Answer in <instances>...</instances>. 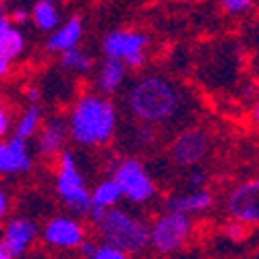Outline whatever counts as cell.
Masks as SVG:
<instances>
[{
	"label": "cell",
	"instance_id": "13",
	"mask_svg": "<svg viewBox=\"0 0 259 259\" xmlns=\"http://www.w3.org/2000/svg\"><path fill=\"white\" fill-rule=\"evenodd\" d=\"M213 203V197L209 191L195 189L187 195H177L166 201V211H181V213H199L209 209Z\"/></svg>",
	"mask_w": 259,
	"mask_h": 259
},
{
	"label": "cell",
	"instance_id": "9",
	"mask_svg": "<svg viewBox=\"0 0 259 259\" xmlns=\"http://www.w3.org/2000/svg\"><path fill=\"white\" fill-rule=\"evenodd\" d=\"M226 209L232 220L259 224V179L236 185L226 199Z\"/></svg>",
	"mask_w": 259,
	"mask_h": 259
},
{
	"label": "cell",
	"instance_id": "17",
	"mask_svg": "<svg viewBox=\"0 0 259 259\" xmlns=\"http://www.w3.org/2000/svg\"><path fill=\"white\" fill-rule=\"evenodd\" d=\"M31 15H33L35 25H37L41 31H52V29H56L58 21H60L58 9L54 7L52 0H39V3H35Z\"/></svg>",
	"mask_w": 259,
	"mask_h": 259
},
{
	"label": "cell",
	"instance_id": "10",
	"mask_svg": "<svg viewBox=\"0 0 259 259\" xmlns=\"http://www.w3.org/2000/svg\"><path fill=\"white\" fill-rule=\"evenodd\" d=\"M44 241L50 247H58V249H73L79 247L85 241V228L73 220V218H54L46 224L44 228Z\"/></svg>",
	"mask_w": 259,
	"mask_h": 259
},
{
	"label": "cell",
	"instance_id": "31",
	"mask_svg": "<svg viewBox=\"0 0 259 259\" xmlns=\"http://www.w3.org/2000/svg\"><path fill=\"white\" fill-rule=\"evenodd\" d=\"M25 19H27V13H25V11H21V9H15V11H13L11 21H15V23H23Z\"/></svg>",
	"mask_w": 259,
	"mask_h": 259
},
{
	"label": "cell",
	"instance_id": "14",
	"mask_svg": "<svg viewBox=\"0 0 259 259\" xmlns=\"http://www.w3.org/2000/svg\"><path fill=\"white\" fill-rule=\"evenodd\" d=\"M81 35H83L81 19L79 17H73L60 29H56L50 35L46 48H48V52H64V50H69V48H75L79 44Z\"/></svg>",
	"mask_w": 259,
	"mask_h": 259
},
{
	"label": "cell",
	"instance_id": "11",
	"mask_svg": "<svg viewBox=\"0 0 259 259\" xmlns=\"http://www.w3.org/2000/svg\"><path fill=\"white\" fill-rule=\"evenodd\" d=\"M29 168H31V156L25 139L15 135L11 141L0 143V172L3 175L27 172Z\"/></svg>",
	"mask_w": 259,
	"mask_h": 259
},
{
	"label": "cell",
	"instance_id": "37",
	"mask_svg": "<svg viewBox=\"0 0 259 259\" xmlns=\"http://www.w3.org/2000/svg\"><path fill=\"white\" fill-rule=\"evenodd\" d=\"M0 245H3V241H0Z\"/></svg>",
	"mask_w": 259,
	"mask_h": 259
},
{
	"label": "cell",
	"instance_id": "18",
	"mask_svg": "<svg viewBox=\"0 0 259 259\" xmlns=\"http://www.w3.org/2000/svg\"><path fill=\"white\" fill-rule=\"evenodd\" d=\"M122 195L120 191V185L114 181V179H108V181H102L96 191L92 193V203H98V205H104V207H110L114 205Z\"/></svg>",
	"mask_w": 259,
	"mask_h": 259
},
{
	"label": "cell",
	"instance_id": "33",
	"mask_svg": "<svg viewBox=\"0 0 259 259\" xmlns=\"http://www.w3.org/2000/svg\"><path fill=\"white\" fill-rule=\"evenodd\" d=\"M251 118H253L255 126L259 128V100H257V102H255V106H253V114H251Z\"/></svg>",
	"mask_w": 259,
	"mask_h": 259
},
{
	"label": "cell",
	"instance_id": "30",
	"mask_svg": "<svg viewBox=\"0 0 259 259\" xmlns=\"http://www.w3.org/2000/svg\"><path fill=\"white\" fill-rule=\"evenodd\" d=\"M11 27V19L5 15V13H0V37L5 35V31Z\"/></svg>",
	"mask_w": 259,
	"mask_h": 259
},
{
	"label": "cell",
	"instance_id": "6",
	"mask_svg": "<svg viewBox=\"0 0 259 259\" xmlns=\"http://www.w3.org/2000/svg\"><path fill=\"white\" fill-rule=\"evenodd\" d=\"M147 35L139 31H112L104 37V54L108 58H118L126 67L139 69L145 62V46H147Z\"/></svg>",
	"mask_w": 259,
	"mask_h": 259
},
{
	"label": "cell",
	"instance_id": "28",
	"mask_svg": "<svg viewBox=\"0 0 259 259\" xmlns=\"http://www.w3.org/2000/svg\"><path fill=\"white\" fill-rule=\"evenodd\" d=\"M205 185V175L203 172H199V170H195L193 175L189 177V187H195V189H199V187H203Z\"/></svg>",
	"mask_w": 259,
	"mask_h": 259
},
{
	"label": "cell",
	"instance_id": "32",
	"mask_svg": "<svg viewBox=\"0 0 259 259\" xmlns=\"http://www.w3.org/2000/svg\"><path fill=\"white\" fill-rule=\"evenodd\" d=\"M9 69H11V60H7V58L0 56V77L7 75V73H9Z\"/></svg>",
	"mask_w": 259,
	"mask_h": 259
},
{
	"label": "cell",
	"instance_id": "4",
	"mask_svg": "<svg viewBox=\"0 0 259 259\" xmlns=\"http://www.w3.org/2000/svg\"><path fill=\"white\" fill-rule=\"evenodd\" d=\"M56 191L73 213L85 215L90 211L92 195L88 193V189H85V183H83V177H81V172L77 168V162H75L73 154H69V152L60 154Z\"/></svg>",
	"mask_w": 259,
	"mask_h": 259
},
{
	"label": "cell",
	"instance_id": "3",
	"mask_svg": "<svg viewBox=\"0 0 259 259\" xmlns=\"http://www.w3.org/2000/svg\"><path fill=\"white\" fill-rule=\"evenodd\" d=\"M102 239L124 253H139L149 245V226L122 209H108L98 222Z\"/></svg>",
	"mask_w": 259,
	"mask_h": 259
},
{
	"label": "cell",
	"instance_id": "2",
	"mask_svg": "<svg viewBox=\"0 0 259 259\" xmlns=\"http://www.w3.org/2000/svg\"><path fill=\"white\" fill-rule=\"evenodd\" d=\"M116 128L114 106L98 96H83L71 114L69 131L79 145H104Z\"/></svg>",
	"mask_w": 259,
	"mask_h": 259
},
{
	"label": "cell",
	"instance_id": "29",
	"mask_svg": "<svg viewBox=\"0 0 259 259\" xmlns=\"http://www.w3.org/2000/svg\"><path fill=\"white\" fill-rule=\"evenodd\" d=\"M7 209H9V199H7V195H5V191H0V220L5 218Z\"/></svg>",
	"mask_w": 259,
	"mask_h": 259
},
{
	"label": "cell",
	"instance_id": "5",
	"mask_svg": "<svg viewBox=\"0 0 259 259\" xmlns=\"http://www.w3.org/2000/svg\"><path fill=\"white\" fill-rule=\"evenodd\" d=\"M191 230H193V222L189 213L166 211L149 228V245L160 253H172L187 243Z\"/></svg>",
	"mask_w": 259,
	"mask_h": 259
},
{
	"label": "cell",
	"instance_id": "16",
	"mask_svg": "<svg viewBox=\"0 0 259 259\" xmlns=\"http://www.w3.org/2000/svg\"><path fill=\"white\" fill-rule=\"evenodd\" d=\"M124 73H126V64L118 58H108L102 62V69H100V75H98V85L100 90L110 94V92H116V88L124 81Z\"/></svg>",
	"mask_w": 259,
	"mask_h": 259
},
{
	"label": "cell",
	"instance_id": "8",
	"mask_svg": "<svg viewBox=\"0 0 259 259\" xmlns=\"http://www.w3.org/2000/svg\"><path fill=\"white\" fill-rule=\"evenodd\" d=\"M209 133L205 128H187L170 145V158L179 166H195L209 152Z\"/></svg>",
	"mask_w": 259,
	"mask_h": 259
},
{
	"label": "cell",
	"instance_id": "34",
	"mask_svg": "<svg viewBox=\"0 0 259 259\" xmlns=\"http://www.w3.org/2000/svg\"><path fill=\"white\" fill-rule=\"evenodd\" d=\"M27 98H29V102H33V104H35V102L39 100V92H37L35 88H29V92H27Z\"/></svg>",
	"mask_w": 259,
	"mask_h": 259
},
{
	"label": "cell",
	"instance_id": "25",
	"mask_svg": "<svg viewBox=\"0 0 259 259\" xmlns=\"http://www.w3.org/2000/svg\"><path fill=\"white\" fill-rule=\"evenodd\" d=\"M106 211H108V207H104V205H98V203H92L90 205V211H88V215H90V218L98 224L102 218H104V215H106Z\"/></svg>",
	"mask_w": 259,
	"mask_h": 259
},
{
	"label": "cell",
	"instance_id": "23",
	"mask_svg": "<svg viewBox=\"0 0 259 259\" xmlns=\"http://www.w3.org/2000/svg\"><path fill=\"white\" fill-rule=\"evenodd\" d=\"M230 15H245L253 9V0H220Z\"/></svg>",
	"mask_w": 259,
	"mask_h": 259
},
{
	"label": "cell",
	"instance_id": "12",
	"mask_svg": "<svg viewBox=\"0 0 259 259\" xmlns=\"http://www.w3.org/2000/svg\"><path fill=\"white\" fill-rule=\"evenodd\" d=\"M37 236V226L31 220L25 218H17L13 222H9L5 236H3V247L13 255V257H21L35 241Z\"/></svg>",
	"mask_w": 259,
	"mask_h": 259
},
{
	"label": "cell",
	"instance_id": "24",
	"mask_svg": "<svg viewBox=\"0 0 259 259\" xmlns=\"http://www.w3.org/2000/svg\"><path fill=\"white\" fill-rule=\"evenodd\" d=\"M92 259H126V253L116 249V247H112V245L104 243L102 247H98V251H96V255Z\"/></svg>",
	"mask_w": 259,
	"mask_h": 259
},
{
	"label": "cell",
	"instance_id": "20",
	"mask_svg": "<svg viewBox=\"0 0 259 259\" xmlns=\"http://www.w3.org/2000/svg\"><path fill=\"white\" fill-rule=\"evenodd\" d=\"M60 62H62V67H67L71 71H79V73H85L92 69V58L85 52H81L77 46L64 50L60 56Z\"/></svg>",
	"mask_w": 259,
	"mask_h": 259
},
{
	"label": "cell",
	"instance_id": "15",
	"mask_svg": "<svg viewBox=\"0 0 259 259\" xmlns=\"http://www.w3.org/2000/svg\"><path fill=\"white\" fill-rule=\"evenodd\" d=\"M64 141H67V124L60 118H54V120L46 122V126L41 128L37 149L41 152V156H56V154H60Z\"/></svg>",
	"mask_w": 259,
	"mask_h": 259
},
{
	"label": "cell",
	"instance_id": "36",
	"mask_svg": "<svg viewBox=\"0 0 259 259\" xmlns=\"http://www.w3.org/2000/svg\"><path fill=\"white\" fill-rule=\"evenodd\" d=\"M0 259H15V257H13V255H11L3 245H0Z\"/></svg>",
	"mask_w": 259,
	"mask_h": 259
},
{
	"label": "cell",
	"instance_id": "1",
	"mask_svg": "<svg viewBox=\"0 0 259 259\" xmlns=\"http://www.w3.org/2000/svg\"><path fill=\"white\" fill-rule=\"evenodd\" d=\"M126 104L133 116L147 124L166 122L179 112L181 94L164 77H143L128 90Z\"/></svg>",
	"mask_w": 259,
	"mask_h": 259
},
{
	"label": "cell",
	"instance_id": "7",
	"mask_svg": "<svg viewBox=\"0 0 259 259\" xmlns=\"http://www.w3.org/2000/svg\"><path fill=\"white\" fill-rule=\"evenodd\" d=\"M114 181L120 185L122 195L135 203H145L154 197L156 187L139 160H122L114 168Z\"/></svg>",
	"mask_w": 259,
	"mask_h": 259
},
{
	"label": "cell",
	"instance_id": "26",
	"mask_svg": "<svg viewBox=\"0 0 259 259\" xmlns=\"http://www.w3.org/2000/svg\"><path fill=\"white\" fill-rule=\"evenodd\" d=\"M79 249H81V253H83L85 259H92V257L96 255V251H98V245L92 243V241H83V243L79 245Z\"/></svg>",
	"mask_w": 259,
	"mask_h": 259
},
{
	"label": "cell",
	"instance_id": "22",
	"mask_svg": "<svg viewBox=\"0 0 259 259\" xmlns=\"http://www.w3.org/2000/svg\"><path fill=\"white\" fill-rule=\"evenodd\" d=\"M224 234L232 241H245L247 234H249V224L239 222V220H232L224 226Z\"/></svg>",
	"mask_w": 259,
	"mask_h": 259
},
{
	"label": "cell",
	"instance_id": "35",
	"mask_svg": "<svg viewBox=\"0 0 259 259\" xmlns=\"http://www.w3.org/2000/svg\"><path fill=\"white\" fill-rule=\"evenodd\" d=\"M251 69H253L251 73H253L255 77H259V54H255V58H253V67H251Z\"/></svg>",
	"mask_w": 259,
	"mask_h": 259
},
{
	"label": "cell",
	"instance_id": "19",
	"mask_svg": "<svg viewBox=\"0 0 259 259\" xmlns=\"http://www.w3.org/2000/svg\"><path fill=\"white\" fill-rule=\"evenodd\" d=\"M23 46H25L23 33L15 27H9L5 31V35L0 37V56L7 58V60H13L23 52Z\"/></svg>",
	"mask_w": 259,
	"mask_h": 259
},
{
	"label": "cell",
	"instance_id": "27",
	"mask_svg": "<svg viewBox=\"0 0 259 259\" xmlns=\"http://www.w3.org/2000/svg\"><path fill=\"white\" fill-rule=\"evenodd\" d=\"M9 126H11V116H9V112L5 110V108L0 106V137L7 135Z\"/></svg>",
	"mask_w": 259,
	"mask_h": 259
},
{
	"label": "cell",
	"instance_id": "21",
	"mask_svg": "<svg viewBox=\"0 0 259 259\" xmlns=\"http://www.w3.org/2000/svg\"><path fill=\"white\" fill-rule=\"evenodd\" d=\"M39 120H41V112H39V108H37V106H31L29 110H27L23 116H21V120H19V124H17L15 135H17V137H21V139L31 137V135L37 131Z\"/></svg>",
	"mask_w": 259,
	"mask_h": 259
}]
</instances>
